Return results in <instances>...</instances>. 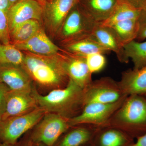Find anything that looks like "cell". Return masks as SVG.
Returning <instances> with one entry per match:
<instances>
[{
    "instance_id": "14",
    "label": "cell",
    "mask_w": 146,
    "mask_h": 146,
    "mask_svg": "<svg viewBox=\"0 0 146 146\" xmlns=\"http://www.w3.org/2000/svg\"><path fill=\"white\" fill-rule=\"evenodd\" d=\"M118 83L125 96H146V66L140 69L133 68L124 71Z\"/></svg>"
},
{
    "instance_id": "8",
    "label": "cell",
    "mask_w": 146,
    "mask_h": 146,
    "mask_svg": "<svg viewBox=\"0 0 146 146\" xmlns=\"http://www.w3.org/2000/svg\"><path fill=\"white\" fill-rule=\"evenodd\" d=\"M97 23L78 3L68 14L61 27L62 36L68 41L91 34Z\"/></svg>"
},
{
    "instance_id": "11",
    "label": "cell",
    "mask_w": 146,
    "mask_h": 146,
    "mask_svg": "<svg viewBox=\"0 0 146 146\" xmlns=\"http://www.w3.org/2000/svg\"><path fill=\"white\" fill-rule=\"evenodd\" d=\"M70 53L61 57L65 72L69 79L84 89L93 80L86 57Z\"/></svg>"
},
{
    "instance_id": "12",
    "label": "cell",
    "mask_w": 146,
    "mask_h": 146,
    "mask_svg": "<svg viewBox=\"0 0 146 146\" xmlns=\"http://www.w3.org/2000/svg\"><path fill=\"white\" fill-rule=\"evenodd\" d=\"M91 34L101 44L115 53L119 62H128L129 59L126 55L124 45L113 29L97 23Z\"/></svg>"
},
{
    "instance_id": "16",
    "label": "cell",
    "mask_w": 146,
    "mask_h": 146,
    "mask_svg": "<svg viewBox=\"0 0 146 146\" xmlns=\"http://www.w3.org/2000/svg\"><path fill=\"white\" fill-rule=\"evenodd\" d=\"M14 46L19 50L27 51L42 56L56 54L59 50L41 29L28 40L15 43Z\"/></svg>"
},
{
    "instance_id": "20",
    "label": "cell",
    "mask_w": 146,
    "mask_h": 146,
    "mask_svg": "<svg viewBox=\"0 0 146 146\" xmlns=\"http://www.w3.org/2000/svg\"><path fill=\"white\" fill-rule=\"evenodd\" d=\"M101 128L102 131L99 138L100 146H129L134 142L133 138L118 129Z\"/></svg>"
},
{
    "instance_id": "26",
    "label": "cell",
    "mask_w": 146,
    "mask_h": 146,
    "mask_svg": "<svg viewBox=\"0 0 146 146\" xmlns=\"http://www.w3.org/2000/svg\"><path fill=\"white\" fill-rule=\"evenodd\" d=\"M86 60L89 71L92 74L100 72L106 65L104 54L100 53L88 55L86 56Z\"/></svg>"
},
{
    "instance_id": "34",
    "label": "cell",
    "mask_w": 146,
    "mask_h": 146,
    "mask_svg": "<svg viewBox=\"0 0 146 146\" xmlns=\"http://www.w3.org/2000/svg\"><path fill=\"white\" fill-rule=\"evenodd\" d=\"M0 146H18V145H17V144H16V145H11V144L1 143L0 144Z\"/></svg>"
},
{
    "instance_id": "32",
    "label": "cell",
    "mask_w": 146,
    "mask_h": 146,
    "mask_svg": "<svg viewBox=\"0 0 146 146\" xmlns=\"http://www.w3.org/2000/svg\"><path fill=\"white\" fill-rule=\"evenodd\" d=\"M11 6L8 0H0V10L7 12Z\"/></svg>"
},
{
    "instance_id": "18",
    "label": "cell",
    "mask_w": 146,
    "mask_h": 146,
    "mask_svg": "<svg viewBox=\"0 0 146 146\" xmlns=\"http://www.w3.org/2000/svg\"><path fill=\"white\" fill-rule=\"evenodd\" d=\"M119 0H79L82 8L94 21L101 23L109 18Z\"/></svg>"
},
{
    "instance_id": "3",
    "label": "cell",
    "mask_w": 146,
    "mask_h": 146,
    "mask_svg": "<svg viewBox=\"0 0 146 146\" xmlns=\"http://www.w3.org/2000/svg\"><path fill=\"white\" fill-rule=\"evenodd\" d=\"M22 68L31 78L45 87L62 88L69 82L62 58L54 60L38 56L27 55L25 58Z\"/></svg>"
},
{
    "instance_id": "10",
    "label": "cell",
    "mask_w": 146,
    "mask_h": 146,
    "mask_svg": "<svg viewBox=\"0 0 146 146\" xmlns=\"http://www.w3.org/2000/svg\"><path fill=\"white\" fill-rule=\"evenodd\" d=\"M7 14L10 31L25 21L40 20L44 14V7L37 0H20L11 7Z\"/></svg>"
},
{
    "instance_id": "1",
    "label": "cell",
    "mask_w": 146,
    "mask_h": 146,
    "mask_svg": "<svg viewBox=\"0 0 146 146\" xmlns=\"http://www.w3.org/2000/svg\"><path fill=\"white\" fill-rule=\"evenodd\" d=\"M31 93L38 107L45 113H56L68 119L76 116L84 106V90L70 79L65 87L53 89L45 96L34 87Z\"/></svg>"
},
{
    "instance_id": "7",
    "label": "cell",
    "mask_w": 146,
    "mask_h": 146,
    "mask_svg": "<svg viewBox=\"0 0 146 146\" xmlns=\"http://www.w3.org/2000/svg\"><path fill=\"white\" fill-rule=\"evenodd\" d=\"M84 90V105L94 103H112L127 96L121 91L118 82L109 77L92 80Z\"/></svg>"
},
{
    "instance_id": "37",
    "label": "cell",
    "mask_w": 146,
    "mask_h": 146,
    "mask_svg": "<svg viewBox=\"0 0 146 146\" xmlns=\"http://www.w3.org/2000/svg\"><path fill=\"white\" fill-rule=\"evenodd\" d=\"M37 1H39V2H42V3L46 2V0H37Z\"/></svg>"
},
{
    "instance_id": "38",
    "label": "cell",
    "mask_w": 146,
    "mask_h": 146,
    "mask_svg": "<svg viewBox=\"0 0 146 146\" xmlns=\"http://www.w3.org/2000/svg\"><path fill=\"white\" fill-rule=\"evenodd\" d=\"M52 1V0H49V1Z\"/></svg>"
},
{
    "instance_id": "31",
    "label": "cell",
    "mask_w": 146,
    "mask_h": 146,
    "mask_svg": "<svg viewBox=\"0 0 146 146\" xmlns=\"http://www.w3.org/2000/svg\"><path fill=\"white\" fill-rule=\"evenodd\" d=\"M129 146H146V133L136 138V142Z\"/></svg>"
},
{
    "instance_id": "17",
    "label": "cell",
    "mask_w": 146,
    "mask_h": 146,
    "mask_svg": "<svg viewBox=\"0 0 146 146\" xmlns=\"http://www.w3.org/2000/svg\"><path fill=\"white\" fill-rule=\"evenodd\" d=\"M65 48L73 54L86 57L92 54H106L110 52L98 42L92 34L68 40Z\"/></svg>"
},
{
    "instance_id": "23",
    "label": "cell",
    "mask_w": 146,
    "mask_h": 146,
    "mask_svg": "<svg viewBox=\"0 0 146 146\" xmlns=\"http://www.w3.org/2000/svg\"><path fill=\"white\" fill-rule=\"evenodd\" d=\"M40 29L39 21L30 20L18 24L10 31L9 33L15 43H19L28 40Z\"/></svg>"
},
{
    "instance_id": "27",
    "label": "cell",
    "mask_w": 146,
    "mask_h": 146,
    "mask_svg": "<svg viewBox=\"0 0 146 146\" xmlns=\"http://www.w3.org/2000/svg\"><path fill=\"white\" fill-rule=\"evenodd\" d=\"M9 33L7 12L0 10V41H2L3 44H9Z\"/></svg>"
},
{
    "instance_id": "28",
    "label": "cell",
    "mask_w": 146,
    "mask_h": 146,
    "mask_svg": "<svg viewBox=\"0 0 146 146\" xmlns=\"http://www.w3.org/2000/svg\"><path fill=\"white\" fill-rule=\"evenodd\" d=\"M138 21L139 31L136 40L141 42L146 39V7L141 9Z\"/></svg>"
},
{
    "instance_id": "21",
    "label": "cell",
    "mask_w": 146,
    "mask_h": 146,
    "mask_svg": "<svg viewBox=\"0 0 146 146\" xmlns=\"http://www.w3.org/2000/svg\"><path fill=\"white\" fill-rule=\"evenodd\" d=\"M98 127L93 125L89 127H77L68 132L60 142L59 146H81L90 141L93 131Z\"/></svg>"
},
{
    "instance_id": "30",
    "label": "cell",
    "mask_w": 146,
    "mask_h": 146,
    "mask_svg": "<svg viewBox=\"0 0 146 146\" xmlns=\"http://www.w3.org/2000/svg\"><path fill=\"white\" fill-rule=\"evenodd\" d=\"M134 7L142 9L146 7V0H125Z\"/></svg>"
},
{
    "instance_id": "36",
    "label": "cell",
    "mask_w": 146,
    "mask_h": 146,
    "mask_svg": "<svg viewBox=\"0 0 146 146\" xmlns=\"http://www.w3.org/2000/svg\"><path fill=\"white\" fill-rule=\"evenodd\" d=\"M33 145L34 146H47L45 145L44 144L42 143L33 144Z\"/></svg>"
},
{
    "instance_id": "39",
    "label": "cell",
    "mask_w": 146,
    "mask_h": 146,
    "mask_svg": "<svg viewBox=\"0 0 146 146\" xmlns=\"http://www.w3.org/2000/svg\"><path fill=\"white\" fill-rule=\"evenodd\" d=\"M1 142H0V144H1Z\"/></svg>"
},
{
    "instance_id": "19",
    "label": "cell",
    "mask_w": 146,
    "mask_h": 146,
    "mask_svg": "<svg viewBox=\"0 0 146 146\" xmlns=\"http://www.w3.org/2000/svg\"><path fill=\"white\" fill-rule=\"evenodd\" d=\"M141 9L136 8L125 0H119L109 18L100 24L104 26L110 27L125 20L138 19Z\"/></svg>"
},
{
    "instance_id": "5",
    "label": "cell",
    "mask_w": 146,
    "mask_h": 146,
    "mask_svg": "<svg viewBox=\"0 0 146 146\" xmlns=\"http://www.w3.org/2000/svg\"><path fill=\"white\" fill-rule=\"evenodd\" d=\"M69 119L54 113H45L35 125L30 140L33 144L53 146L62 134L71 127Z\"/></svg>"
},
{
    "instance_id": "9",
    "label": "cell",
    "mask_w": 146,
    "mask_h": 146,
    "mask_svg": "<svg viewBox=\"0 0 146 146\" xmlns=\"http://www.w3.org/2000/svg\"><path fill=\"white\" fill-rule=\"evenodd\" d=\"M31 92L9 90L7 94L4 110L0 120L24 115L38 108Z\"/></svg>"
},
{
    "instance_id": "29",
    "label": "cell",
    "mask_w": 146,
    "mask_h": 146,
    "mask_svg": "<svg viewBox=\"0 0 146 146\" xmlns=\"http://www.w3.org/2000/svg\"><path fill=\"white\" fill-rule=\"evenodd\" d=\"M9 89L5 84L0 82V119L3 113L6 97Z\"/></svg>"
},
{
    "instance_id": "40",
    "label": "cell",
    "mask_w": 146,
    "mask_h": 146,
    "mask_svg": "<svg viewBox=\"0 0 146 146\" xmlns=\"http://www.w3.org/2000/svg\"></svg>"
},
{
    "instance_id": "15",
    "label": "cell",
    "mask_w": 146,
    "mask_h": 146,
    "mask_svg": "<svg viewBox=\"0 0 146 146\" xmlns=\"http://www.w3.org/2000/svg\"><path fill=\"white\" fill-rule=\"evenodd\" d=\"M79 0H52L45 4L44 14L50 25L58 30L61 28L65 18Z\"/></svg>"
},
{
    "instance_id": "6",
    "label": "cell",
    "mask_w": 146,
    "mask_h": 146,
    "mask_svg": "<svg viewBox=\"0 0 146 146\" xmlns=\"http://www.w3.org/2000/svg\"><path fill=\"white\" fill-rule=\"evenodd\" d=\"M127 97L112 103L85 104L79 114L69 119V125L70 127L83 125L101 127L121 106Z\"/></svg>"
},
{
    "instance_id": "35",
    "label": "cell",
    "mask_w": 146,
    "mask_h": 146,
    "mask_svg": "<svg viewBox=\"0 0 146 146\" xmlns=\"http://www.w3.org/2000/svg\"><path fill=\"white\" fill-rule=\"evenodd\" d=\"M10 2V3L11 4V5L14 4L20 1V0H8Z\"/></svg>"
},
{
    "instance_id": "2",
    "label": "cell",
    "mask_w": 146,
    "mask_h": 146,
    "mask_svg": "<svg viewBox=\"0 0 146 146\" xmlns=\"http://www.w3.org/2000/svg\"><path fill=\"white\" fill-rule=\"evenodd\" d=\"M118 129L131 138L146 133V96H127L121 106L100 128Z\"/></svg>"
},
{
    "instance_id": "25",
    "label": "cell",
    "mask_w": 146,
    "mask_h": 146,
    "mask_svg": "<svg viewBox=\"0 0 146 146\" xmlns=\"http://www.w3.org/2000/svg\"><path fill=\"white\" fill-rule=\"evenodd\" d=\"M124 49L127 57L133 62V69H140L146 66V41L133 40L124 45Z\"/></svg>"
},
{
    "instance_id": "13",
    "label": "cell",
    "mask_w": 146,
    "mask_h": 146,
    "mask_svg": "<svg viewBox=\"0 0 146 146\" xmlns=\"http://www.w3.org/2000/svg\"><path fill=\"white\" fill-rule=\"evenodd\" d=\"M0 82L11 91L31 92V78L21 67L0 66Z\"/></svg>"
},
{
    "instance_id": "24",
    "label": "cell",
    "mask_w": 146,
    "mask_h": 146,
    "mask_svg": "<svg viewBox=\"0 0 146 146\" xmlns=\"http://www.w3.org/2000/svg\"><path fill=\"white\" fill-rule=\"evenodd\" d=\"M25 58L15 46L0 43V66L22 67Z\"/></svg>"
},
{
    "instance_id": "22",
    "label": "cell",
    "mask_w": 146,
    "mask_h": 146,
    "mask_svg": "<svg viewBox=\"0 0 146 146\" xmlns=\"http://www.w3.org/2000/svg\"><path fill=\"white\" fill-rule=\"evenodd\" d=\"M110 27L113 29L124 45L136 40L139 31L138 19H128L121 21Z\"/></svg>"
},
{
    "instance_id": "4",
    "label": "cell",
    "mask_w": 146,
    "mask_h": 146,
    "mask_svg": "<svg viewBox=\"0 0 146 146\" xmlns=\"http://www.w3.org/2000/svg\"><path fill=\"white\" fill-rule=\"evenodd\" d=\"M45 112L41 108L19 116L0 120V142L16 145L23 134L39 122Z\"/></svg>"
},
{
    "instance_id": "33",
    "label": "cell",
    "mask_w": 146,
    "mask_h": 146,
    "mask_svg": "<svg viewBox=\"0 0 146 146\" xmlns=\"http://www.w3.org/2000/svg\"><path fill=\"white\" fill-rule=\"evenodd\" d=\"M20 146H34V145H33V143L30 140L29 141H27V142H26V143L22 144Z\"/></svg>"
}]
</instances>
